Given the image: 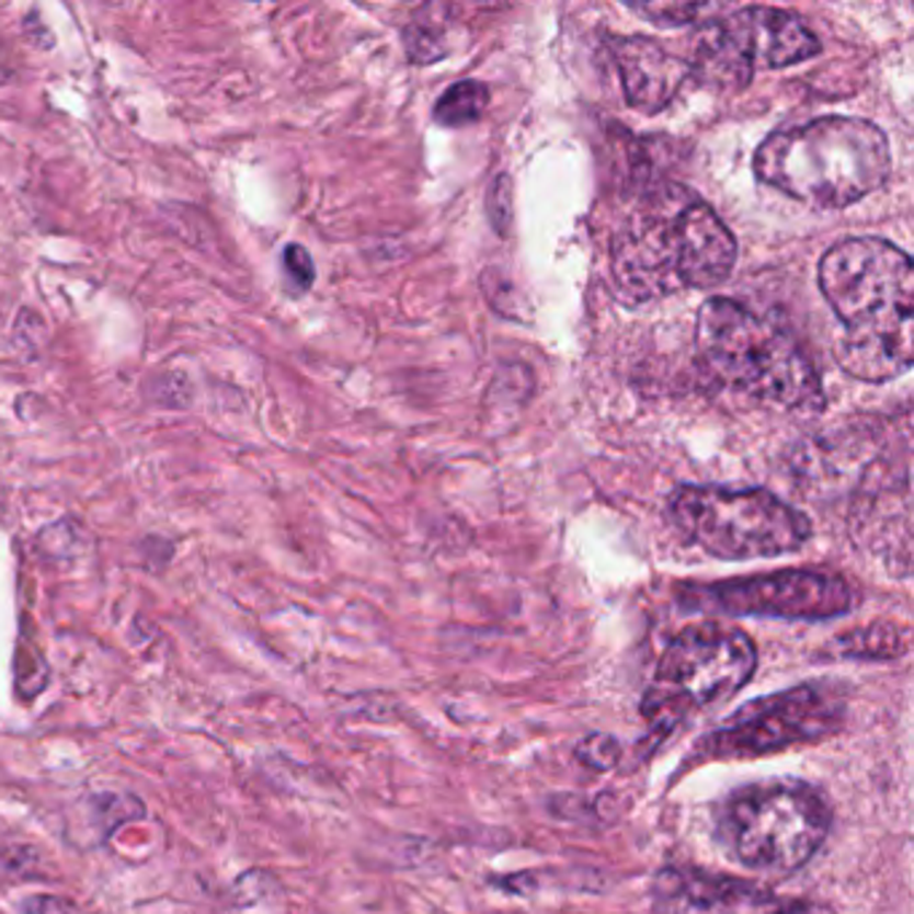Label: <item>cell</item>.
<instances>
[{
    "instance_id": "13",
    "label": "cell",
    "mask_w": 914,
    "mask_h": 914,
    "mask_svg": "<svg viewBox=\"0 0 914 914\" xmlns=\"http://www.w3.org/2000/svg\"><path fill=\"white\" fill-rule=\"evenodd\" d=\"M738 261V242L730 228L693 196L682 209V285L711 290L732 274Z\"/></svg>"
},
{
    "instance_id": "19",
    "label": "cell",
    "mask_w": 914,
    "mask_h": 914,
    "mask_svg": "<svg viewBox=\"0 0 914 914\" xmlns=\"http://www.w3.org/2000/svg\"><path fill=\"white\" fill-rule=\"evenodd\" d=\"M11 341H14V346L20 349L25 357H41L44 349L49 346V324H46L38 311L20 309V315H16L14 320V330H11Z\"/></svg>"
},
{
    "instance_id": "9",
    "label": "cell",
    "mask_w": 914,
    "mask_h": 914,
    "mask_svg": "<svg viewBox=\"0 0 914 914\" xmlns=\"http://www.w3.org/2000/svg\"><path fill=\"white\" fill-rule=\"evenodd\" d=\"M693 198L687 188L658 191L636 209L612 244V274L625 298L643 304L684 290L682 285V209Z\"/></svg>"
},
{
    "instance_id": "22",
    "label": "cell",
    "mask_w": 914,
    "mask_h": 914,
    "mask_svg": "<svg viewBox=\"0 0 914 914\" xmlns=\"http://www.w3.org/2000/svg\"><path fill=\"white\" fill-rule=\"evenodd\" d=\"M633 11H639L641 16L652 20L654 25H689V22L700 20L706 11H711L713 5L702 3H660V5H630Z\"/></svg>"
},
{
    "instance_id": "24",
    "label": "cell",
    "mask_w": 914,
    "mask_h": 914,
    "mask_svg": "<svg viewBox=\"0 0 914 914\" xmlns=\"http://www.w3.org/2000/svg\"><path fill=\"white\" fill-rule=\"evenodd\" d=\"M22 914H73L76 906L68 899L54 893H33L22 901Z\"/></svg>"
},
{
    "instance_id": "8",
    "label": "cell",
    "mask_w": 914,
    "mask_h": 914,
    "mask_svg": "<svg viewBox=\"0 0 914 914\" xmlns=\"http://www.w3.org/2000/svg\"><path fill=\"white\" fill-rule=\"evenodd\" d=\"M682 604L689 609L735 617L832 619L847 615L856 606V593L839 574L786 569L713 585H687L682 587Z\"/></svg>"
},
{
    "instance_id": "21",
    "label": "cell",
    "mask_w": 914,
    "mask_h": 914,
    "mask_svg": "<svg viewBox=\"0 0 914 914\" xmlns=\"http://www.w3.org/2000/svg\"><path fill=\"white\" fill-rule=\"evenodd\" d=\"M282 272H285V285L293 296H300V293H306L315 285L317 269L304 244H287L285 252H282Z\"/></svg>"
},
{
    "instance_id": "20",
    "label": "cell",
    "mask_w": 914,
    "mask_h": 914,
    "mask_svg": "<svg viewBox=\"0 0 914 914\" xmlns=\"http://www.w3.org/2000/svg\"><path fill=\"white\" fill-rule=\"evenodd\" d=\"M14 673H16V689H20V695L27 697V700L38 697L46 689V684H49V665L44 663V658H41L33 647L20 649Z\"/></svg>"
},
{
    "instance_id": "2",
    "label": "cell",
    "mask_w": 914,
    "mask_h": 914,
    "mask_svg": "<svg viewBox=\"0 0 914 914\" xmlns=\"http://www.w3.org/2000/svg\"><path fill=\"white\" fill-rule=\"evenodd\" d=\"M762 183L815 209H839L875 194L890 174L886 132L866 118L823 116L778 129L756 148Z\"/></svg>"
},
{
    "instance_id": "11",
    "label": "cell",
    "mask_w": 914,
    "mask_h": 914,
    "mask_svg": "<svg viewBox=\"0 0 914 914\" xmlns=\"http://www.w3.org/2000/svg\"><path fill=\"white\" fill-rule=\"evenodd\" d=\"M721 30L751 70L791 68L821 54V41L797 14L773 5L735 9L719 20Z\"/></svg>"
},
{
    "instance_id": "25",
    "label": "cell",
    "mask_w": 914,
    "mask_h": 914,
    "mask_svg": "<svg viewBox=\"0 0 914 914\" xmlns=\"http://www.w3.org/2000/svg\"><path fill=\"white\" fill-rule=\"evenodd\" d=\"M3 81H9V70L0 68V83H3Z\"/></svg>"
},
{
    "instance_id": "5",
    "label": "cell",
    "mask_w": 914,
    "mask_h": 914,
    "mask_svg": "<svg viewBox=\"0 0 914 914\" xmlns=\"http://www.w3.org/2000/svg\"><path fill=\"white\" fill-rule=\"evenodd\" d=\"M756 647L743 630L719 622L689 625L665 647L641 700L654 732L676 730L695 713L730 700L756 671Z\"/></svg>"
},
{
    "instance_id": "16",
    "label": "cell",
    "mask_w": 914,
    "mask_h": 914,
    "mask_svg": "<svg viewBox=\"0 0 914 914\" xmlns=\"http://www.w3.org/2000/svg\"><path fill=\"white\" fill-rule=\"evenodd\" d=\"M92 810L102 829V839L113 837L126 823L146 818V804L132 793H98L92 797Z\"/></svg>"
},
{
    "instance_id": "23",
    "label": "cell",
    "mask_w": 914,
    "mask_h": 914,
    "mask_svg": "<svg viewBox=\"0 0 914 914\" xmlns=\"http://www.w3.org/2000/svg\"><path fill=\"white\" fill-rule=\"evenodd\" d=\"M576 756L582 759V765L593 769H609L619 759V743L609 735H591L580 743Z\"/></svg>"
},
{
    "instance_id": "6",
    "label": "cell",
    "mask_w": 914,
    "mask_h": 914,
    "mask_svg": "<svg viewBox=\"0 0 914 914\" xmlns=\"http://www.w3.org/2000/svg\"><path fill=\"white\" fill-rule=\"evenodd\" d=\"M671 515L682 534L721 561L784 556L813 532L799 510L762 489L682 485L671 496Z\"/></svg>"
},
{
    "instance_id": "7",
    "label": "cell",
    "mask_w": 914,
    "mask_h": 914,
    "mask_svg": "<svg viewBox=\"0 0 914 914\" xmlns=\"http://www.w3.org/2000/svg\"><path fill=\"white\" fill-rule=\"evenodd\" d=\"M845 697L829 684H799L738 708L695 745L702 762L756 759L834 735L845 721Z\"/></svg>"
},
{
    "instance_id": "4",
    "label": "cell",
    "mask_w": 914,
    "mask_h": 914,
    "mask_svg": "<svg viewBox=\"0 0 914 914\" xmlns=\"http://www.w3.org/2000/svg\"><path fill=\"white\" fill-rule=\"evenodd\" d=\"M832 829L826 793L804 780H767L732 791L721 802L717 832L732 861L745 869L789 875L815 856Z\"/></svg>"
},
{
    "instance_id": "18",
    "label": "cell",
    "mask_w": 914,
    "mask_h": 914,
    "mask_svg": "<svg viewBox=\"0 0 914 914\" xmlns=\"http://www.w3.org/2000/svg\"><path fill=\"white\" fill-rule=\"evenodd\" d=\"M35 542L46 558H73L83 545V528L73 518H62L41 528Z\"/></svg>"
},
{
    "instance_id": "3",
    "label": "cell",
    "mask_w": 914,
    "mask_h": 914,
    "mask_svg": "<svg viewBox=\"0 0 914 914\" xmlns=\"http://www.w3.org/2000/svg\"><path fill=\"white\" fill-rule=\"evenodd\" d=\"M697 354L717 381L780 408L823 402L813 359L791 333L730 298H711L697 315Z\"/></svg>"
},
{
    "instance_id": "10",
    "label": "cell",
    "mask_w": 914,
    "mask_h": 914,
    "mask_svg": "<svg viewBox=\"0 0 914 914\" xmlns=\"http://www.w3.org/2000/svg\"><path fill=\"white\" fill-rule=\"evenodd\" d=\"M660 914H837L808 899H784L735 877L706 871H665L658 880Z\"/></svg>"
},
{
    "instance_id": "17",
    "label": "cell",
    "mask_w": 914,
    "mask_h": 914,
    "mask_svg": "<svg viewBox=\"0 0 914 914\" xmlns=\"http://www.w3.org/2000/svg\"><path fill=\"white\" fill-rule=\"evenodd\" d=\"M148 402L167 411H185L194 402V381L183 370L153 373L142 387Z\"/></svg>"
},
{
    "instance_id": "1",
    "label": "cell",
    "mask_w": 914,
    "mask_h": 914,
    "mask_svg": "<svg viewBox=\"0 0 914 914\" xmlns=\"http://www.w3.org/2000/svg\"><path fill=\"white\" fill-rule=\"evenodd\" d=\"M818 285L845 324L834 354L853 378L882 384L912 368L914 269L904 250L877 237L842 239L821 258Z\"/></svg>"
},
{
    "instance_id": "15",
    "label": "cell",
    "mask_w": 914,
    "mask_h": 914,
    "mask_svg": "<svg viewBox=\"0 0 914 914\" xmlns=\"http://www.w3.org/2000/svg\"><path fill=\"white\" fill-rule=\"evenodd\" d=\"M839 643L847 658H899V654L906 652L904 633L888 622L853 630Z\"/></svg>"
},
{
    "instance_id": "12",
    "label": "cell",
    "mask_w": 914,
    "mask_h": 914,
    "mask_svg": "<svg viewBox=\"0 0 914 914\" xmlns=\"http://www.w3.org/2000/svg\"><path fill=\"white\" fill-rule=\"evenodd\" d=\"M612 54L622 78L625 100L643 113L663 111L676 100L687 78H693L687 59L652 38H617Z\"/></svg>"
},
{
    "instance_id": "14",
    "label": "cell",
    "mask_w": 914,
    "mask_h": 914,
    "mask_svg": "<svg viewBox=\"0 0 914 914\" xmlns=\"http://www.w3.org/2000/svg\"><path fill=\"white\" fill-rule=\"evenodd\" d=\"M489 89L480 81H459L437 100L435 105V124L448 126V129H459V126L475 124L483 118L485 107H489Z\"/></svg>"
}]
</instances>
